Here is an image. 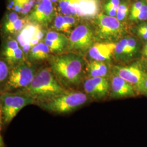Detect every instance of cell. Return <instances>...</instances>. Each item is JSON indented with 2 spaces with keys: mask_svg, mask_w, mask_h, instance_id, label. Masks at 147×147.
Segmentation results:
<instances>
[{
  "mask_svg": "<svg viewBox=\"0 0 147 147\" xmlns=\"http://www.w3.org/2000/svg\"><path fill=\"white\" fill-rule=\"evenodd\" d=\"M84 61L75 53L58 55L51 58V70L64 87L79 85L83 75Z\"/></svg>",
  "mask_w": 147,
  "mask_h": 147,
  "instance_id": "obj_1",
  "label": "cell"
},
{
  "mask_svg": "<svg viewBox=\"0 0 147 147\" xmlns=\"http://www.w3.org/2000/svg\"><path fill=\"white\" fill-rule=\"evenodd\" d=\"M66 90L51 69L43 68L37 71L31 84L20 90L31 97L37 104L61 94Z\"/></svg>",
  "mask_w": 147,
  "mask_h": 147,
  "instance_id": "obj_2",
  "label": "cell"
},
{
  "mask_svg": "<svg viewBox=\"0 0 147 147\" xmlns=\"http://www.w3.org/2000/svg\"><path fill=\"white\" fill-rule=\"evenodd\" d=\"M90 99L85 92L66 90L61 94L37 105L49 113L67 115L84 106Z\"/></svg>",
  "mask_w": 147,
  "mask_h": 147,
  "instance_id": "obj_3",
  "label": "cell"
},
{
  "mask_svg": "<svg viewBox=\"0 0 147 147\" xmlns=\"http://www.w3.org/2000/svg\"><path fill=\"white\" fill-rule=\"evenodd\" d=\"M34 104L35 100L22 90L5 92L1 95V125L7 126L24 107Z\"/></svg>",
  "mask_w": 147,
  "mask_h": 147,
  "instance_id": "obj_4",
  "label": "cell"
},
{
  "mask_svg": "<svg viewBox=\"0 0 147 147\" xmlns=\"http://www.w3.org/2000/svg\"><path fill=\"white\" fill-rule=\"evenodd\" d=\"M96 34L104 42H113L124 33V28L116 17L100 13L96 19Z\"/></svg>",
  "mask_w": 147,
  "mask_h": 147,
  "instance_id": "obj_5",
  "label": "cell"
},
{
  "mask_svg": "<svg viewBox=\"0 0 147 147\" xmlns=\"http://www.w3.org/2000/svg\"><path fill=\"white\" fill-rule=\"evenodd\" d=\"M36 72L34 67L28 64L22 62L16 64L9 72L5 82V92L26 88L31 84Z\"/></svg>",
  "mask_w": 147,
  "mask_h": 147,
  "instance_id": "obj_6",
  "label": "cell"
},
{
  "mask_svg": "<svg viewBox=\"0 0 147 147\" xmlns=\"http://www.w3.org/2000/svg\"><path fill=\"white\" fill-rule=\"evenodd\" d=\"M67 49L71 53H84L94 44V35L90 27L80 25L71 32Z\"/></svg>",
  "mask_w": 147,
  "mask_h": 147,
  "instance_id": "obj_7",
  "label": "cell"
},
{
  "mask_svg": "<svg viewBox=\"0 0 147 147\" xmlns=\"http://www.w3.org/2000/svg\"><path fill=\"white\" fill-rule=\"evenodd\" d=\"M84 88L90 99L100 100L109 94L110 84L105 77L89 78L84 81Z\"/></svg>",
  "mask_w": 147,
  "mask_h": 147,
  "instance_id": "obj_8",
  "label": "cell"
},
{
  "mask_svg": "<svg viewBox=\"0 0 147 147\" xmlns=\"http://www.w3.org/2000/svg\"><path fill=\"white\" fill-rule=\"evenodd\" d=\"M55 11L50 0H41L28 16L27 20L34 24L47 26L53 21Z\"/></svg>",
  "mask_w": 147,
  "mask_h": 147,
  "instance_id": "obj_9",
  "label": "cell"
},
{
  "mask_svg": "<svg viewBox=\"0 0 147 147\" xmlns=\"http://www.w3.org/2000/svg\"><path fill=\"white\" fill-rule=\"evenodd\" d=\"M113 72L114 74L119 76L132 84L137 90L147 73L138 64L129 66H115Z\"/></svg>",
  "mask_w": 147,
  "mask_h": 147,
  "instance_id": "obj_10",
  "label": "cell"
},
{
  "mask_svg": "<svg viewBox=\"0 0 147 147\" xmlns=\"http://www.w3.org/2000/svg\"><path fill=\"white\" fill-rule=\"evenodd\" d=\"M72 16L92 18L98 15L99 3L98 0H69Z\"/></svg>",
  "mask_w": 147,
  "mask_h": 147,
  "instance_id": "obj_11",
  "label": "cell"
},
{
  "mask_svg": "<svg viewBox=\"0 0 147 147\" xmlns=\"http://www.w3.org/2000/svg\"><path fill=\"white\" fill-rule=\"evenodd\" d=\"M137 89L132 84L113 74L110 84L111 98L121 99L134 97L137 95Z\"/></svg>",
  "mask_w": 147,
  "mask_h": 147,
  "instance_id": "obj_12",
  "label": "cell"
},
{
  "mask_svg": "<svg viewBox=\"0 0 147 147\" xmlns=\"http://www.w3.org/2000/svg\"><path fill=\"white\" fill-rule=\"evenodd\" d=\"M115 47L116 44L114 42H96L90 48L88 53L93 60L104 62L110 59Z\"/></svg>",
  "mask_w": 147,
  "mask_h": 147,
  "instance_id": "obj_13",
  "label": "cell"
},
{
  "mask_svg": "<svg viewBox=\"0 0 147 147\" xmlns=\"http://www.w3.org/2000/svg\"><path fill=\"white\" fill-rule=\"evenodd\" d=\"M69 39L63 33L57 32H49L44 40V43L50 48L51 53H62L67 48Z\"/></svg>",
  "mask_w": 147,
  "mask_h": 147,
  "instance_id": "obj_14",
  "label": "cell"
},
{
  "mask_svg": "<svg viewBox=\"0 0 147 147\" xmlns=\"http://www.w3.org/2000/svg\"><path fill=\"white\" fill-rule=\"evenodd\" d=\"M76 24V18L72 16H56L54 20V28L58 31L69 33L71 28Z\"/></svg>",
  "mask_w": 147,
  "mask_h": 147,
  "instance_id": "obj_15",
  "label": "cell"
},
{
  "mask_svg": "<svg viewBox=\"0 0 147 147\" xmlns=\"http://www.w3.org/2000/svg\"><path fill=\"white\" fill-rule=\"evenodd\" d=\"M51 53L50 48L44 42H39L34 45L28 54V59L32 62L39 61L49 58Z\"/></svg>",
  "mask_w": 147,
  "mask_h": 147,
  "instance_id": "obj_16",
  "label": "cell"
},
{
  "mask_svg": "<svg viewBox=\"0 0 147 147\" xmlns=\"http://www.w3.org/2000/svg\"><path fill=\"white\" fill-rule=\"evenodd\" d=\"M86 71L89 78H105L108 73V69L103 62L94 60L87 64Z\"/></svg>",
  "mask_w": 147,
  "mask_h": 147,
  "instance_id": "obj_17",
  "label": "cell"
},
{
  "mask_svg": "<svg viewBox=\"0 0 147 147\" xmlns=\"http://www.w3.org/2000/svg\"><path fill=\"white\" fill-rule=\"evenodd\" d=\"M127 42V37L124 38L116 44L114 50V56L117 59H126V47Z\"/></svg>",
  "mask_w": 147,
  "mask_h": 147,
  "instance_id": "obj_18",
  "label": "cell"
},
{
  "mask_svg": "<svg viewBox=\"0 0 147 147\" xmlns=\"http://www.w3.org/2000/svg\"><path fill=\"white\" fill-rule=\"evenodd\" d=\"M25 24V21L24 19H18L16 21L11 22V24L4 25V29L7 33H16L20 31L23 27Z\"/></svg>",
  "mask_w": 147,
  "mask_h": 147,
  "instance_id": "obj_19",
  "label": "cell"
},
{
  "mask_svg": "<svg viewBox=\"0 0 147 147\" xmlns=\"http://www.w3.org/2000/svg\"><path fill=\"white\" fill-rule=\"evenodd\" d=\"M138 50V45L136 40L132 37H127L126 47V59L132 57Z\"/></svg>",
  "mask_w": 147,
  "mask_h": 147,
  "instance_id": "obj_20",
  "label": "cell"
},
{
  "mask_svg": "<svg viewBox=\"0 0 147 147\" xmlns=\"http://www.w3.org/2000/svg\"><path fill=\"white\" fill-rule=\"evenodd\" d=\"M24 53L21 48H18L15 52L6 57L7 62L9 64H19L22 63L24 59Z\"/></svg>",
  "mask_w": 147,
  "mask_h": 147,
  "instance_id": "obj_21",
  "label": "cell"
},
{
  "mask_svg": "<svg viewBox=\"0 0 147 147\" xmlns=\"http://www.w3.org/2000/svg\"><path fill=\"white\" fill-rule=\"evenodd\" d=\"M119 4L120 0H110L105 5V10L107 15L115 17Z\"/></svg>",
  "mask_w": 147,
  "mask_h": 147,
  "instance_id": "obj_22",
  "label": "cell"
},
{
  "mask_svg": "<svg viewBox=\"0 0 147 147\" xmlns=\"http://www.w3.org/2000/svg\"><path fill=\"white\" fill-rule=\"evenodd\" d=\"M129 11V6L125 2H123L119 4L117 11L116 18L120 21L124 20L128 16Z\"/></svg>",
  "mask_w": 147,
  "mask_h": 147,
  "instance_id": "obj_23",
  "label": "cell"
},
{
  "mask_svg": "<svg viewBox=\"0 0 147 147\" xmlns=\"http://www.w3.org/2000/svg\"><path fill=\"white\" fill-rule=\"evenodd\" d=\"M18 48H19V46L18 42L14 39L10 40L9 41L6 42L4 47V50L3 53V55L6 58L8 56L11 55V53L15 52Z\"/></svg>",
  "mask_w": 147,
  "mask_h": 147,
  "instance_id": "obj_24",
  "label": "cell"
},
{
  "mask_svg": "<svg viewBox=\"0 0 147 147\" xmlns=\"http://www.w3.org/2000/svg\"><path fill=\"white\" fill-rule=\"evenodd\" d=\"M130 19L133 20H145L147 19V5L144 3L141 9L138 11L134 16L130 17Z\"/></svg>",
  "mask_w": 147,
  "mask_h": 147,
  "instance_id": "obj_25",
  "label": "cell"
},
{
  "mask_svg": "<svg viewBox=\"0 0 147 147\" xmlns=\"http://www.w3.org/2000/svg\"><path fill=\"white\" fill-rule=\"evenodd\" d=\"M9 70L7 64L2 60L0 62V81L1 83H3L8 78Z\"/></svg>",
  "mask_w": 147,
  "mask_h": 147,
  "instance_id": "obj_26",
  "label": "cell"
},
{
  "mask_svg": "<svg viewBox=\"0 0 147 147\" xmlns=\"http://www.w3.org/2000/svg\"><path fill=\"white\" fill-rule=\"evenodd\" d=\"M137 34L144 40H147V22L143 23L136 28Z\"/></svg>",
  "mask_w": 147,
  "mask_h": 147,
  "instance_id": "obj_27",
  "label": "cell"
},
{
  "mask_svg": "<svg viewBox=\"0 0 147 147\" xmlns=\"http://www.w3.org/2000/svg\"><path fill=\"white\" fill-rule=\"evenodd\" d=\"M138 91L140 94L147 96V73L141 84H140L138 89Z\"/></svg>",
  "mask_w": 147,
  "mask_h": 147,
  "instance_id": "obj_28",
  "label": "cell"
},
{
  "mask_svg": "<svg viewBox=\"0 0 147 147\" xmlns=\"http://www.w3.org/2000/svg\"><path fill=\"white\" fill-rule=\"evenodd\" d=\"M144 3V2L143 1H138V2H136L135 3H134L133 5L132 6L130 17L134 16L135 14H136L138 12V11L141 9V8L142 7V5H143Z\"/></svg>",
  "mask_w": 147,
  "mask_h": 147,
  "instance_id": "obj_29",
  "label": "cell"
},
{
  "mask_svg": "<svg viewBox=\"0 0 147 147\" xmlns=\"http://www.w3.org/2000/svg\"><path fill=\"white\" fill-rule=\"evenodd\" d=\"M18 19H19V16L18 15V14H16V13H14V12H12L7 16V19L5 20V25H7V24H11V22L16 21Z\"/></svg>",
  "mask_w": 147,
  "mask_h": 147,
  "instance_id": "obj_30",
  "label": "cell"
},
{
  "mask_svg": "<svg viewBox=\"0 0 147 147\" xmlns=\"http://www.w3.org/2000/svg\"><path fill=\"white\" fill-rule=\"evenodd\" d=\"M147 53V42L145 44L144 46V47L143 49V55L145 56Z\"/></svg>",
  "mask_w": 147,
  "mask_h": 147,
  "instance_id": "obj_31",
  "label": "cell"
},
{
  "mask_svg": "<svg viewBox=\"0 0 147 147\" xmlns=\"http://www.w3.org/2000/svg\"><path fill=\"white\" fill-rule=\"evenodd\" d=\"M2 138H3L1 136V147H5L4 142H3V140Z\"/></svg>",
  "mask_w": 147,
  "mask_h": 147,
  "instance_id": "obj_32",
  "label": "cell"
},
{
  "mask_svg": "<svg viewBox=\"0 0 147 147\" xmlns=\"http://www.w3.org/2000/svg\"><path fill=\"white\" fill-rule=\"evenodd\" d=\"M52 2H56L57 1H58V0H50Z\"/></svg>",
  "mask_w": 147,
  "mask_h": 147,
  "instance_id": "obj_33",
  "label": "cell"
},
{
  "mask_svg": "<svg viewBox=\"0 0 147 147\" xmlns=\"http://www.w3.org/2000/svg\"><path fill=\"white\" fill-rule=\"evenodd\" d=\"M146 56V57H147V54H146V55H145V56Z\"/></svg>",
  "mask_w": 147,
  "mask_h": 147,
  "instance_id": "obj_34",
  "label": "cell"
}]
</instances>
